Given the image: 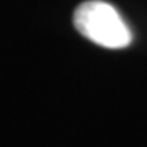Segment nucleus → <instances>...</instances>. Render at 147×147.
I'll return each instance as SVG.
<instances>
[{
    "instance_id": "1",
    "label": "nucleus",
    "mask_w": 147,
    "mask_h": 147,
    "mask_svg": "<svg viewBox=\"0 0 147 147\" xmlns=\"http://www.w3.org/2000/svg\"><path fill=\"white\" fill-rule=\"evenodd\" d=\"M75 29L89 41L104 48L119 50L132 42V32L113 5L102 0H89L74 14Z\"/></svg>"
}]
</instances>
